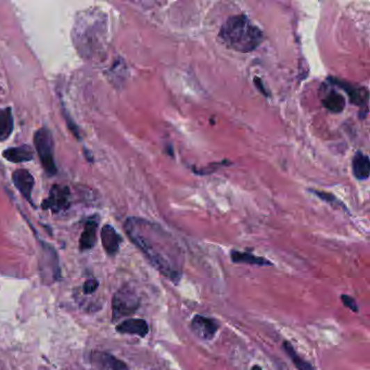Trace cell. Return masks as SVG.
<instances>
[{
	"label": "cell",
	"mask_w": 370,
	"mask_h": 370,
	"mask_svg": "<svg viewBox=\"0 0 370 370\" xmlns=\"http://www.w3.org/2000/svg\"><path fill=\"white\" fill-rule=\"evenodd\" d=\"M341 300H342L343 305L346 306L351 311L358 312V306L356 304L355 300L352 296H346V294H342L341 296Z\"/></svg>",
	"instance_id": "cell-20"
},
{
	"label": "cell",
	"mask_w": 370,
	"mask_h": 370,
	"mask_svg": "<svg viewBox=\"0 0 370 370\" xmlns=\"http://www.w3.org/2000/svg\"><path fill=\"white\" fill-rule=\"evenodd\" d=\"M321 102H323V106L333 113H340L346 108V99L335 89H330Z\"/></svg>",
	"instance_id": "cell-16"
},
{
	"label": "cell",
	"mask_w": 370,
	"mask_h": 370,
	"mask_svg": "<svg viewBox=\"0 0 370 370\" xmlns=\"http://www.w3.org/2000/svg\"><path fill=\"white\" fill-rule=\"evenodd\" d=\"M34 143L42 162V168L49 176L57 174V166L54 153V138L49 129L46 127L38 129L34 135Z\"/></svg>",
	"instance_id": "cell-3"
},
{
	"label": "cell",
	"mask_w": 370,
	"mask_h": 370,
	"mask_svg": "<svg viewBox=\"0 0 370 370\" xmlns=\"http://www.w3.org/2000/svg\"><path fill=\"white\" fill-rule=\"evenodd\" d=\"M99 284L97 280L95 279H90V280H87L84 284V292L86 294L92 293V292L96 291L97 288H98Z\"/></svg>",
	"instance_id": "cell-21"
},
{
	"label": "cell",
	"mask_w": 370,
	"mask_h": 370,
	"mask_svg": "<svg viewBox=\"0 0 370 370\" xmlns=\"http://www.w3.org/2000/svg\"><path fill=\"white\" fill-rule=\"evenodd\" d=\"M89 362L95 370H129L124 362L106 352H92Z\"/></svg>",
	"instance_id": "cell-8"
},
{
	"label": "cell",
	"mask_w": 370,
	"mask_h": 370,
	"mask_svg": "<svg viewBox=\"0 0 370 370\" xmlns=\"http://www.w3.org/2000/svg\"><path fill=\"white\" fill-rule=\"evenodd\" d=\"M3 158L13 163H23L34 159V150L28 145H23L3 151Z\"/></svg>",
	"instance_id": "cell-13"
},
{
	"label": "cell",
	"mask_w": 370,
	"mask_h": 370,
	"mask_svg": "<svg viewBox=\"0 0 370 370\" xmlns=\"http://www.w3.org/2000/svg\"><path fill=\"white\" fill-rule=\"evenodd\" d=\"M255 85H257V88H259V90H261V92L265 95V96L268 97V92L265 90L264 85H263V83H262L261 79H259V77H255Z\"/></svg>",
	"instance_id": "cell-22"
},
{
	"label": "cell",
	"mask_w": 370,
	"mask_h": 370,
	"mask_svg": "<svg viewBox=\"0 0 370 370\" xmlns=\"http://www.w3.org/2000/svg\"><path fill=\"white\" fill-rule=\"evenodd\" d=\"M282 348L286 351L287 355L290 357V360H292V363L296 366V369L298 370H314L313 366L311 364L307 363L303 358L300 357L296 353V350H294L293 346H292L291 343L288 342V341H284L282 343Z\"/></svg>",
	"instance_id": "cell-18"
},
{
	"label": "cell",
	"mask_w": 370,
	"mask_h": 370,
	"mask_svg": "<svg viewBox=\"0 0 370 370\" xmlns=\"http://www.w3.org/2000/svg\"><path fill=\"white\" fill-rule=\"evenodd\" d=\"M352 170H353L354 176L358 180L367 179L370 174V161L368 156L360 151L356 152L352 161Z\"/></svg>",
	"instance_id": "cell-15"
},
{
	"label": "cell",
	"mask_w": 370,
	"mask_h": 370,
	"mask_svg": "<svg viewBox=\"0 0 370 370\" xmlns=\"http://www.w3.org/2000/svg\"><path fill=\"white\" fill-rule=\"evenodd\" d=\"M220 325L218 321L202 315H195L191 321V330L201 340L210 341L218 332Z\"/></svg>",
	"instance_id": "cell-7"
},
{
	"label": "cell",
	"mask_w": 370,
	"mask_h": 370,
	"mask_svg": "<svg viewBox=\"0 0 370 370\" xmlns=\"http://www.w3.org/2000/svg\"><path fill=\"white\" fill-rule=\"evenodd\" d=\"M309 193H314L316 197L321 198V200L326 201V202L331 203L333 205H340V207H344V210H346V207L343 203L337 199L332 193H325V191H314V189H309Z\"/></svg>",
	"instance_id": "cell-19"
},
{
	"label": "cell",
	"mask_w": 370,
	"mask_h": 370,
	"mask_svg": "<svg viewBox=\"0 0 370 370\" xmlns=\"http://www.w3.org/2000/svg\"><path fill=\"white\" fill-rule=\"evenodd\" d=\"M126 234L154 268L177 284L183 276L185 255L177 240L161 225L139 218H129L124 224Z\"/></svg>",
	"instance_id": "cell-1"
},
{
	"label": "cell",
	"mask_w": 370,
	"mask_h": 370,
	"mask_svg": "<svg viewBox=\"0 0 370 370\" xmlns=\"http://www.w3.org/2000/svg\"><path fill=\"white\" fill-rule=\"evenodd\" d=\"M102 246L108 255H115L120 250L122 243V237L110 225H106L102 230Z\"/></svg>",
	"instance_id": "cell-10"
},
{
	"label": "cell",
	"mask_w": 370,
	"mask_h": 370,
	"mask_svg": "<svg viewBox=\"0 0 370 370\" xmlns=\"http://www.w3.org/2000/svg\"><path fill=\"white\" fill-rule=\"evenodd\" d=\"M70 195L71 193L67 186L54 185L50 189L49 195L42 201V207L44 210H51L54 213L67 210L70 207Z\"/></svg>",
	"instance_id": "cell-5"
},
{
	"label": "cell",
	"mask_w": 370,
	"mask_h": 370,
	"mask_svg": "<svg viewBox=\"0 0 370 370\" xmlns=\"http://www.w3.org/2000/svg\"><path fill=\"white\" fill-rule=\"evenodd\" d=\"M230 259L237 264L257 265V266H274L272 262L264 257H255L251 252H241L232 250L230 252Z\"/></svg>",
	"instance_id": "cell-12"
},
{
	"label": "cell",
	"mask_w": 370,
	"mask_h": 370,
	"mask_svg": "<svg viewBox=\"0 0 370 370\" xmlns=\"http://www.w3.org/2000/svg\"><path fill=\"white\" fill-rule=\"evenodd\" d=\"M13 180L17 191H20L25 200L33 204L32 193L34 189L35 180L32 174L26 170H17L13 174Z\"/></svg>",
	"instance_id": "cell-9"
},
{
	"label": "cell",
	"mask_w": 370,
	"mask_h": 370,
	"mask_svg": "<svg viewBox=\"0 0 370 370\" xmlns=\"http://www.w3.org/2000/svg\"><path fill=\"white\" fill-rule=\"evenodd\" d=\"M251 370H262V367L261 366L255 365V366H253V367H252Z\"/></svg>",
	"instance_id": "cell-23"
},
{
	"label": "cell",
	"mask_w": 370,
	"mask_h": 370,
	"mask_svg": "<svg viewBox=\"0 0 370 370\" xmlns=\"http://www.w3.org/2000/svg\"><path fill=\"white\" fill-rule=\"evenodd\" d=\"M328 82L339 88L343 89L350 99L351 104L355 106H363L368 102V90L363 86L352 84V83L346 82L342 79L337 77H329Z\"/></svg>",
	"instance_id": "cell-6"
},
{
	"label": "cell",
	"mask_w": 370,
	"mask_h": 370,
	"mask_svg": "<svg viewBox=\"0 0 370 370\" xmlns=\"http://www.w3.org/2000/svg\"><path fill=\"white\" fill-rule=\"evenodd\" d=\"M220 38L226 46L234 51H253L264 38L262 31L245 15H232L223 25Z\"/></svg>",
	"instance_id": "cell-2"
},
{
	"label": "cell",
	"mask_w": 370,
	"mask_h": 370,
	"mask_svg": "<svg viewBox=\"0 0 370 370\" xmlns=\"http://www.w3.org/2000/svg\"><path fill=\"white\" fill-rule=\"evenodd\" d=\"M116 331L124 335H133L140 338H145L148 335L149 326L143 319H131L124 321L116 327Z\"/></svg>",
	"instance_id": "cell-11"
},
{
	"label": "cell",
	"mask_w": 370,
	"mask_h": 370,
	"mask_svg": "<svg viewBox=\"0 0 370 370\" xmlns=\"http://www.w3.org/2000/svg\"><path fill=\"white\" fill-rule=\"evenodd\" d=\"M97 228H98L97 220H87L82 236H81V240H79V248H81L82 251L92 249L94 246L96 245Z\"/></svg>",
	"instance_id": "cell-14"
},
{
	"label": "cell",
	"mask_w": 370,
	"mask_h": 370,
	"mask_svg": "<svg viewBox=\"0 0 370 370\" xmlns=\"http://www.w3.org/2000/svg\"><path fill=\"white\" fill-rule=\"evenodd\" d=\"M140 300L136 292L129 286H124L116 292L112 302V316L113 321H119L122 317L133 315L138 309Z\"/></svg>",
	"instance_id": "cell-4"
},
{
	"label": "cell",
	"mask_w": 370,
	"mask_h": 370,
	"mask_svg": "<svg viewBox=\"0 0 370 370\" xmlns=\"http://www.w3.org/2000/svg\"><path fill=\"white\" fill-rule=\"evenodd\" d=\"M13 131V116L10 108L0 111V141L7 140Z\"/></svg>",
	"instance_id": "cell-17"
}]
</instances>
